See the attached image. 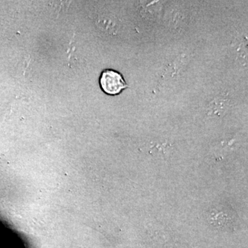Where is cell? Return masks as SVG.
Here are the masks:
<instances>
[{
    "instance_id": "1",
    "label": "cell",
    "mask_w": 248,
    "mask_h": 248,
    "mask_svg": "<svg viewBox=\"0 0 248 248\" xmlns=\"http://www.w3.org/2000/svg\"><path fill=\"white\" fill-rule=\"evenodd\" d=\"M99 84L104 93L110 95L120 94L123 90L128 88L124 77L119 72L106 69L99 78Z\"/></svg>"
}]
</instances>
